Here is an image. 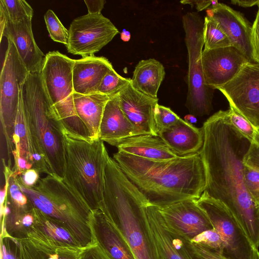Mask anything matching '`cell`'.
<instances>
[{
	"mask_svg": "<svg viewBox=\"0 0 259 259\" xmlns=\"http://www.w3.org/2000/svg\"><path fill=\"white\" fill-rule=\"evenodd\" d=\"M203 146L199 151L205 168V192L220 200L259 247V205L248 194L243 159L250 142L231 123L227 110H219L203 123Z\"/></svg>",
	"mask_w": 259,
	"mask_h": 259,
	"instance_id": "obj_1",
	"label": "cell"
},
{
	"mask_svg": "<svg viewBox=\"0 0 259 259\" xmlns=\"http://www.w3.org/2000/svg\"><path fill=\"white\" fill-rule=\"evenodd\" d=\"M113 159L150 204L159 208L197 200L206 188V171L199 152L153 160L117 151Z\"/></svg>",
	"mask_w": 259,
	"mask_h": 259,
	"instance_id": "obj_2",
	"label": "cell"
},
{
	"mask_svg": "<svg viewBox=\"0 0 259 259\" xmlns=\"http://www.w3.org/2000/svg\"><path fill=\"white\" fill-rule=\"evenodd\" d=\"M150 203L109 155L105 169L103 199L99 208L116 225L137 259H156L143 226Z\"/></svg>",
	"mask_w": 259,
	"mask_h": 259,
	"instance_id": "obj_3",
	"label": "cell"
},
{
	"mask_svg": "<svg viewBox=\"0 0 259 259\" xmlns=\"http://www.w3.org/2000/svg\"><path fill=\"white\" fill-rule=\"evenodd\" d=\"M17 182L33 207L67 229L82 247L97 244L91 223L93 210L62 178L48 175L32 187Z\"/></svg>",
	"mask_w": 259,
	"mask_h": 259,
	"instance_id": "obj_4",
	"label": "cell"
},
{
	"mask_svg": "<svg viewBox=\"0 0 259 259\" xmlns=\"http://www.w3.org/2000/svg\"><path fill=\"white\" fill-rule=\"evenodd\" d=\"M64 182L92 210L103 199L105 169L109 154L104 142L64 134Z\"/></svg>",
	"mask_w": 259,
	"mask_h": 259,
	"instance_id": "obj_5",
	"label": "cell"
},
{
	"mask_svg": "<svg viewBox=\"0 0 259 259\" xmlns=\"http://www.w3.org/2000/svg\"><path fill=\"white\" fill-rule=\"evenodd\" d=\"M22 94L29 122L51 171L54 175L63 178L65 131L50 103L40 72L29 73L23 84Z\"/></svg>",
	"mask_w": 259,
	"mask_h": 259,
	"instance_id": "obj_6",
	"label": "cell"
},
{
	"mask_svg": "<svg viewBox=\"0 0 259 259\" xmlns=\"http://www.w3.org/2000/svg\"><path fill=\"white\" fill-rule=\"evenodd\" d=\"M74 60L58 51L49 52L40 73L50 103L66 133L75 138L92 141L74 106L72 73Z\"/></svg>",
	"mask_w": 259,
	"mask_h": 259,
	"instance_id": "obj_7",
	"label": "cell"
},
{
	"mask_svg": "<svg viewBox=\"0 0 259 259\" xmlns=\"http://www.w3.org/2000/svg\"><path fill=\"white\" fill-rule=\"evenodd\" d=\"M188 51V92L185 106L190 114L202 116L212 109L214 89L206 85L203 75L201 55L204 46V20L196 12H188L182 17Z\"/></svg>",
	"mask_w": 259,
	"mask_h": 259,
	"instance_id": "obj_8",
	"label": "cell"
},
{
	"mask_svg": "<svg viewBox=\"0 0 259 259\" xmlns=\"http://www.w3.org/2000/svg\"><path fill=\"white\" fill-rule=\"evenodd\" d=\"M7 40L8 46L0 76V119L7 153V162L12 164L14 125L20 93L30 72L14 43Z\"/></svg>",
	"mask_w": 259,
	"mask_h": 259,
	"instance_id": "obj_9",
	"label": "cell"
},
{
	"mask_svg": "<svg viewBox=\"0 0 259 259\" xmlns=\"http://www.w3.org/2000/svg\"><path fill=\"white\" fill-rule=\"evenodd\" d=\"M206 212L224 245L222 255L227 259H259V251L228 208L205 192L196 200Z\"/></svg>",
	"mask_w": 259,
	"mask_h": 259,
	"instance_id": "obj_10",
	"label": "cell"
},
{
	"mask_svg": "<svg viewBox=\"0 0 259 259\" xmlns=\"http://www.w3.org/2000/svg\"><path fill=\"white\" fill-rule=\"evenodd\" d=\"M69 33L67 51L85 57L94 56L110 42L119 31L102 14L88 13L72 21Z\"/></svg>",
	"mask_w": 259,
	"mask_h": 259,
	"instance_id": "obj_11",
	"label": "cell"
},
{
	"mask_svg": "<svg viewBox=\"0 0 259 259\" xmlns=\"http://www.w3.org/2000/svg\"><path fill=\"white\" fill-rule=\"evenodd\" d=\"M143 226L156 259H195L191 241L166 225L158 207H145Z\"/></svg>",
	"mask_w": 259,
	"mask_h": 259,
	"instance_id": "obj_12",
	"label": "cell"
},
{
	"mask_svg": "<svg viewBox=\"0 0 259 259\" xmlns=\"http://www.w3.org/2000/svg\"><path fill=\"white\" fill-rule=\"evenodd\" d=\"M230 106L259 128V62H248L236 76L218 89Z\"/></svg>",
	"mask_w": 259,
	"mask_h": 259,
	"instance_id": "obj_13",
	"label": "cell"
},
{
	"mask_svg": "<svg viewBox=\"0 0 259 259\" xmlns=\"http://www.w3.org/2000/svg\"><path fill=\"white\" fill-rule=\"evenodd\" d=\"M21 89L15 119L14 137L13 159L22 158L39 173L53 175L39 142L32 130L23 103Z\"/></svg>",
	"mask_w": 259,
	"mask_h": 259,
	"instance_id": "obj_14",
	"label": "cell"
},
{
	"mask_svg": "<svg viewBox=\"0 0 259 259\" xmlns=\"http://www.w3.org/2000/svg\"><path fill=\"white\" fill-rule=\"evenodd\" d=\"M201 61L205 83L215 90L232 80L248 60L231 46L203 50Z\"/></svg>",
	"mask_w": 259,
	"mask_h": 259,
	"instance_id": "obj_15",
	"label": "cell"
},
{
	"mask_svg": "<svg viewBox=\"0 0 259 259\" xmlns=\"http://www.w3.org/2000/svg\"><path fill=\"white\" fill-rule=\"evenodd\" d=\"M159 209L166 225L190 241L201 233L213 228L196 200H183Z\"/></svg>",
	"mask_w": 259,
	"mask_h": 259,
	"instance_id": "obj_16",
	"label": "cell"
},
{
	"mask_svg": "<svg viewBox=\"0 0 259 259\" xmlns=\"http://www.w3.org/2000/svg\"><path fill=\"white\" fill-rule=\"evenodd\" d=\"M120 107L139 135L158 136L154 112L158 99L136 90L131 82L119 93Z\"/></svg>",
	"mask_w": 259,
	"mask_h": 259,
	"instance_id": "obj_17",
	"label": "cell"
},
{
	"mask_svg": "<svg viewBox=\"0 0 259 259\" xmlns=\"http://www.w3.org/2000/svg\"><path fill=\"white\" fill-rule=\"evenodd\" d=\"M207 16L217 21L231 40L232 46L239 51L250 62H255L251 44V26L239 12L219 3L207 10Z\"/></svg>",
	"mask_w": 259,
	"mask_h": 259,
	"instance_id": "obj_18",
	"label": "cell"
},
{
	"mask_svg": "<svg viewBox=\"0 0 259 259\" xmlns=\"http://www.w3.org/2000/svg\"><path fill=\"white\" fill-rule=\"evenodd\" d=\"M0 32L1 42L4 36L14 43L29 72H40L46 55L39 48L34 38L32 19L27 18L17 22L7 20L4 28Z\"/></svg>",
	"mask_w": 259,
	"mask_h": 259,
	"instance_id": "obj_19",
	"label": "cell"
},
{
	"mask_svg": "<svg viewBox=\"0 0 259 259\" xmlns=\"http://www.w3.org/2000/svg\"><path fill=\"white\" fill-rule=\"evenodd\" d=\"M91 223L96 241L113 259H137L116 225L100 209L93 210Z\"/></svg>",
	"mask_w": 259,
	"mask_h": 259,
	"instance_id": "obj_20",
	"label": "cell"
},
{
	"mask_svg": "<svg viewBox=\"0 0 259 259\" xmlns=\"http://www.w3.org/2000/svg\"><path fill=\"white\" fill-rule=\"evenodd\" d=\"M113 68L104 57L94 55L75 60L72 71L74 92L83 95L98 92L102 79Z\"/></svg>",
	"mask_w": 259,
	"mask_h": 259,
	"instance_id": "obj_21",
	"label": "cell"
},
{
	"mask_svg": "<svg viewBox=\"0 0 259 259\" xmlns=\"http://www.w3.org/2000/svg\"><path fill=\"white\" fill-rule=\"evenodd\" d=\"M137 135L138 132L120 107L119 93L111 96L103 112L99 139L116 147L123 139Z\"/></svg>",
	"mask_w": 259,
	"mask_h": 259,
	"instance_id": "obj_22",
	"label": "cell"
},
{
	"mask_svg": "<svg viewBox=\"0 0 259 259\" xmlns=\"http://www.w3.org/2000/svg\"><path fill=\"white\" fill-rule=\"evenodd\" d=\"M158 136L178 156L198 152L204 141L202 127H197L181 118L169 128L158 133Z\"/></svg>",
	"mask_w": 259,
	"mask_h": 259,
	"instance_id": "obj_23",
	"label": "cell"
},
{
	"mask_svg": "<svg viewBox=\"0 0 259 259\" xmlns=\"http://www.w3.org/2000/svg\"><path fill=\"white\" fill-rule=\"evenodd\" d=\"M118 151L153 160H165L178 157L159 136L151 134L126 138L116 146Z\"/></svg>",
	"mask_w": 259,
	"mask_h": 259,
	"instance_id": "obj_24",
	"label": "cell"
},
{
	"mask_svg": "<svg viewBox=\"0 0 259 259\" xmlns=\"http://www.w3.org/2000/svg\"><path fill=\"white\" fill-rule=\"evenodd\" d=\"M110 98V96L99 92L88 95L73 93L76 113L89 131L92 140L99 139L101 121Z\"/></svg>",
	"mask_w": 259,
	"mask_h": 259,
	"instance_id": "obj_25",
	"label": "cell"
},
{
	"mask_svg": "<svg viewBox=\"0 0 259 259\" xmlns=\"http://www.w3.org/2000/svg\"><path fill=\"white\" fill-rule=\"evenodd\" d=\"M162 64L155 59L142 60L137 64L131 79L132 85L137 91L157 98V93L165 76Z\"/></svg>",
	"mask_w": 259,
	"mask_h": 259,
	"instance_id": "obj_26",
	"label": "cell"
},
{
	"mask_svg": "<svg viewBox=\"0 0 259 259\" xmlns=\"http://www.w3.org/2000/svg\"><path fill=\"white\" fill-rule=\"evenodd\" d=\"M1 259H46V255L26 238L1 234Z\"/></svg>",
	"mask_w": 259,
	"mask_h": 259,
	"instance_id": "obj_27",
	"label": "cell"
},
{
	"mask_svg": "<svg viewBox=\"0 0 259 259\" xmlns=\"http://www.w3.org/2000/svg\"><path fill=\"white\" fill-rule=\"evenodd\" d=\"M33 211L35 226L47 237L61 243L84 248L67 229L57 222L34 207Z\"/></svg>",
	"mask_w": 259,
	"mask_h": 259,
	"instance_id": "obj_28",
	"label": "cell"
},
{
	"mask_svg": "<svg viewBox=\"0 0 259 259\" xmlns=\"http://www.w3.org/2000/svg\"><path fill=\"white\" fill-rule=\"evenodd\" d=\"M203 38L204 50L232 46L231 40L221 25L207 16L204 20Z\"/></svg>",
	"mask_w": 259,
	"mask_h": 259,
	"instance_id": "obj_29",
	"label": "cell"
},
{
	"mask_svg": "<svg viewBox=\"0 0 259 259\" xmlns=\"http://www.w3.org/2000/svg\"><path fill=\"white\" fill-rule=\"evenodd\" d=\"M0 12L7 21L17 22L27 18L32 19L33 10L23 0H0Z\"/></svg>",
	"mask_w": 259,
	"mask_h": 259,
	"instance_id": "obj_30",
	"label": "cell"
},
{
	"mask_svg": "<svg viewBox=\"0 0 259 259\" xmlns=\"http://www.w3.org/2000/svg\"><path fill=\"white\" fill-rule=\"evenodd\" d=\"M228 115L232 125L250 143L259 145V129L253 125L248 120L230 106L227 110Z\"/></svg>",
	"mask_w": 259,
	"mask_h": 259,
	"instance_id": "obj_31",
	"label": "cell"
},
{
	"mask_svg": "<svg viewBox=\"0 0 259 259\" xmlns=\"http://www.w3.org/2000/svg\"><path fill=\"white\" fill-rule=\"evenodd\" d=\"M47 30L51 39L56 42L68 45L69 33L52 10H48L44 15Z\"/></svg>",
	"mask_w": 259,
	"mask_h": 259,
	"instance_id": "obj_32",
	"label": "cell"
},
{
	"mask_svg": "<svg viewBox=\"0 0 259 259\" xmlns=\"http://www.w3.org/2000/svg\"><path fill=\"white\" fill-rule=\"evenodd\" d=\"M131 82V79L121 76L113 68L102 79L98 92L111 97L118 94Z\"/></svg>",
	"mask_w": 259,
	"mask_h": 259,
	"instance_id": "obj_33",
	"label": "cell"
},
{
	"mask_svg": "<svg viewBox=\"0 0 259 259\" xmlns=\"http://www.w3.org/2000/svg\"><path fill=\"white\" fill-rule=\"evenodd\" d=\"M154 119L158 135L175 125L180 117L169 108L158 104L155 109Z\"/></svg>",
	"mask_w": 259,
	"mask_h": 259,
	"instance_id": "obj_34",
	"label": "cell"
},
{
	"mask_svg": "<svg viewBox=\"0 0 259 259\" xmlns=\"http://www.w3.org/2000/svg\"><path fill=\"white\" fill-rule=\"evenodd\" d=\"M191 242L218 251L222 254L224 247L220 234L214 228L198 234L191 240Z\"/></svg>",
	"mask_w": 259,
	"mask_h": 259,
	"instance_id": "obj_35",
	"label": "cell"
},
{
	"mask_svg": "<svg viewBox=\"0 0 259 259\" xmlns=\"http://www.w3.org/2000/svg\"><path fill=\"white\" fill-rule=\"evenodd\" d=\"M244 180L248 194L259 205V171L244 165Z\"/></svg>",
	"mask_w": 259,
	"mask_h": 259,
	"instance_id": "obj_36",
	"label": "cell"
},
{
	"mask_svg": "<svg viewBox=\"0 0 259 259\" xmlns=\"http://www.w3.org/2000/svg\"><path fill=\"white\" fill-rule=\"evenodd\" d=\"M191 248L195 259H227L218 251L191 242Z\"/></svg>",
	"mask_w": 259,
	"mask_h": 259,
	"instance_id": "obj_37",
	"label": "cell"
},
{
	"mask_svg": "<svg viewBox=\"0 0 259 259\" xmlns=\"http://www.w3.org/2000/svg\"><path fill=\"white\" fill-rule=\"evenodd\" d=\"M243 163L244 165L259 171V145L250 143L244 156Z\"/></svg>",
	"mask_w": 259,
	"mask_h": 259,
	"instance_id": "obj_38",
	"label": "cell"
},
{
	"mask_svg": "<svg viewBox=\"0 0 259 259\" xmlns=\"http://www.w3.org/2000/svg\"><path fill=\"white\" fill-rule=\"evenodd\" d=\"M80 259H113L99 243L89 247L83 252Z\"/></svg>",
	"mask_w": 259,
	"mask_h": 259,
	"instance_id": "obj_39",
	"label": "cell"
},
{
	"mask_svg": "<svg viewBox=\"0 0 259 259\" xmlns=\"http://www.w3.org/2000/svg\"><path fill=\"white\" fill-rule=\"evenodd\" d=\"M39 174L37 170L31 168L26 170L14 177L18 182L23 186L26 187H32L37 184L40 179Z\"/></svg>",
	"mask_w": 259,
	"mask_h": 259,
	"instance_id": "obj_40",
	"label": "cell"
},
{
	"mask_svg": "<svg viewBox=\"0 0 259 259\" xmlns=\"http://www.w3.org/2000/svg\"><path fill=\"white\" fill-rule=\"evenodd\" d=\"M251 44L255 62H259V7L256 18L251 26Z\"/></svg>",
	"mask_w": 259,
	"mask_h": 259,
	"instance_id": "obj_41",
	"label": "cell"
},
{
	"mask_svg": "<svg viewBox=\"0 0 259 259\" xmlns=\"http://www.w3.org/2000/svg\"><path fill=\"white\" fill-rule=\"evenodd\" d=\"M84 2L90 14H101L106 3L105 0H84Z\"/></svg>",
	"mask_w": 259,
	"mask_h": 259,
	"instance_id": "obj_42",
	"label": "cell"
},
{
	"mask_svg": "<svg viewBox=\"0 0 259 259\" xmlns=\"http://www.w3.org/2000/svg\"><path fill=\"white\" fill-rule=\"evenodd\" d=\"M212 1H182L180 3L182 4H189L193 7L194 6L198 12L201 11L211 5Z\"/></svg>",
	"mask_w": 259,
	"mask_h": 259,
	"instance_id": "obj_43",
	"label": "cell"
},
{
	"mask_svg": "<svg viewBox=\"0 0 259 259\" xmlns=\"http://www.w3.org/2000/svg\"><path fill=\"white\" fill-rule=\"evenodd\" d=\"M231 3L235 5H238L244 8L251 7L254 6L259 7V0H232Z\"/></svg>",
	"mask_w": 259,
	"mask_h": 259,
	"instance_id": "obj_44",
	"label": "cell"
},
{
	"mask_svg": "<svg viewBox=\"0 0 259 259\" xmlns=\"http://www.w3.org/2000/svg\"><path fill=\"white\" fill-rule=\"evenodd\" d=\"M184 120L191 124L197 122V118L195 116L189 114L185 115L184 117Z\"/></svg>",
	"mask_w": 259,
	"mask_h": 259,
	"instance_id": "obj_45",
	"label": "cell"
},
{
	"mask_svg": "<svg viewBox=\"0 0 259 259\" xmlns=\"http://www.w3.org/2000/svg\"><path fill=\"white\" fill-rule=\"evenodd\" d=\"M121 39L124 41H128L131 38V34L128 31L123 29L120 33Z\"/></svg>",
	"mask_w": 259,
	"mask_h": 259,
	"instance_id": "obj_46",
	"label": "cell"
}]
</instances>
